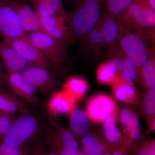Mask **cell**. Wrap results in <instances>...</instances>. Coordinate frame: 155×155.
Returning <instances> with one entry per match:
<instances>
[{
  "instance_id": "6da1fadb",
  "label": "cell",
  "mask_w": 155,
  "mask_h": 155,
  "mask_svg": "<svg viewBox=\"0 0 155 155\" xmlns=\"http://www.w3.org/2000/svg\"><path fill=\"white\" fill-rule=\"evenodd\" d=\"M103 0H71L66 19L70 42H83L99 20Z\"/></svg>"
},
{
  "instance_id": "7a4b0ae2",
  "label": "cell",
  "mask_w": 155,
  "mask_h": 155,
  "mask_svg": "<svg viewBox=\"0 0 155 155\" xmlns=\"http://www.w3.org/2000/svg\"><path fill=\"white\" fill-rule=\"evenodd\" d=\"M119 34V17L105 12L83 42L90 52L98 53L102 48L116 44Z\"/></svg>"
},
{
  "instance_id": "3957f363",
  "label": "cell",
  "mask_w": 155,
  "mask_h": 155,
  "mask_svg": "<svg viewBox=\"0 0 155 155\" xmlns=\"http://www.w3.org/2000/svg\"><path fill=\"white\" fill-rule=\"evenodd\" d=\"M122 23L135 30L144 38L146 33L148 38L153 40L154 38L155 11L146 0H133L130 6L120 16Z\"/></svg>"
},
{
  "instance_id": "277c9868",
  "label": "cell",
  "mask_w": 155,
  "mask_h": 155,
  "mask_svg": "<svg viewBox=\"0 0 155 155\" xmlns=\"http://www.w3.org/2000/svg\"><path fill=\"white\" fill-rule=\"evenodd\" d=\"M119 46L124 54L132 61L137 70L138 77L140 75L142 67L148 57L144 38L141 35L133 33L131 28L122 23L119 17Z\"/></svg>"
},
{
  "instance_id": "5b68a950",
  "label": "cell",
  "mask_w": 155,
  "mask_h": 155,
  "mask_svg": "<svg viewBox=\"0 0 155 155\" xmlns=\"http://www.w3.org/2000/svg\"><path fill=\"white\" fill-rule=\"evenodd\" d=\"M40 127L36 117L25 114L15 119L8 133L1 140L13 146L24 147L37 134Z\"/></svg>"
},
{
  "instance_id": "8992f818",
  "label": "cell",
  "mask_w": 155,
  "mask_h": 155,
  "mask_svg": "<svg viewBox=\"0 0 155 155\" xmlns=\"http://www.w3.org/2000/svg\"><path fill=\"white\" fill-rule=\"evenodd\" d=\"M26 34L31 43L36 47L51 63L59 65L67 61L66 45L53 38L43 31Z\"/></svg>"
},
{
  "instance_id": "52a82bcc",
  "label": "cell",
  "mask_w": 155,
  "mask_h": 155,
  "mask_svg": "<svg viewBox=\"0 0 155 155\" xmlns=\"http://www.w3.org/2000/svg\"><path fill=\"white\" fill-rule=\"evenodd\" d=\"M45 139L51 151L58 155H76L80 151L78 139L69 129L50 127L46 132Z\"/></svg>"
},
{
  "instance_id": "ba28073f",
  "label": "cell",
  "mask_w": 155,
  "mask_h": 155,
  "mask_svg": "<svg viewBox=\"0 0 155 155\" xmlns=\"http://www.w3.org/2000/svg\"><path fill=\"white\" fill-rule=\"evenodd\" d=\"M27 37L20 19L9 0H0V39L8 41Z\"/></svg>"
},
{
  "instance_id": "9c48e42d",
  "label": "cell",
  "mask_w": 155,
  "mask_h": 155,
  "mask_svg": "<svg viewBox=\"0 0 155 155\" xmlns=\"http://www.w3.org/2000/svg\"><path fill=\"white\" fill-rule=\"evenodd\" d=\"M117 116H111L103 122L101 135L111 151L129 152L136 143L120 131L117 125Z\"/></svg>"
},
{
  "instance_id": "30bf717a",
  "label": "cell",
  "mask_w": 155,
  "mask_h": 155,
  "mask_svg": "<svg viewBox=\"0 0 155 155\" xmlns=\"http://www.w3.org/2000/svg\"><path fill=\"white\" fill-rule=\"evenodd\" d=\"M85 112L89 119L96 123L104 122L111 116H118L116 102L105 94L92 98L87 103Z\"/></svg>"
},
{
  "instance_id": "8fae6325",
  "label": "cell",
  "mask_w": 155,
  "mask_h": 155,
  "mask_svg": "<svg viewBox=\"0 0 155 155\" xmlns=\"http://www.w3.org/2000/svg\"><path fill=\"white\" fill-rule=\"evenodd\" d=\"M5 75L6 85L10 87L13 94L32 105L38 104L37 91L22 72L7 71Z\"/></svg>"
},
{
  "instance_id": "7c38bea8",
  "label": "cell",
  "mask_w": 155,
  "mask_h": 155,
  "mask_svg": "<svg viewBox=\"0 0 155 155\" xmlns=\"http://www.w3.org/2000/svg\"><path fill=\"white\" fill-rule=\"evenodd\" d=\"M22 72L37 91L44 94L51 93L58 86V80L51 74L47 68L31 65Z\"/></svg>"
},
{
  "instance_id": "4fadbf2b",
  "label": "cell",
  "mask_w": 155,
  "mask_h": 155,
  "mask_svg": "<svg viewBox=\"0 0 155 155\" xmlns=\"http://www.w3.org/2000/svg\"><path fill=\"white\" fill-rule=\"evenodd\" d=\"M39 18L42 28L44 32L64 45L70 42L66 11L50 17Z\"/></svg>"
},
{
  "instance_id": "5bb4252c",
  "label": "cell",
  "mask_w": 155,
  "mask_h": 155,
  "mask_svg": "<svg viewBox=\"0 0 155 155\" xmlns=\"http://www.w3.org/2000/svg\"><path fill=\"white\" fill-rule=\"evenodd\" d=\"M15 49L31 65L49 68L51 63L26 38L16 39L5 41Z\"/></svg>"
},
{
  "instance_id": "9a60e30c",
  "label": "cell",
  "mask_w": 155,
  "mask_h": 155,
  "mask_svg": "<svg viewBox=\"0 0 155 155\" xmlns=\"http://www.w3.org/2000/svg\"><path fill=\"white\" fill-rule=\"evenodd\" d=\"M9 1L17 13L26 34L43 31L40 19L33 8L26 3Z\"/></svg>"
},
{
  "instance_id": "2e32d148",
  "label": "cell",
  "mask_w": 155,
  "mask_h": 155,
  "mask_svg": "<svg viewBox=\"0 0 155 155\" xmlns=\"http://www.w3.org/2000/svg\"><path fill=\"white\" fill-rule=\"evenodd\" d=\"M116 45L109 48L110 61L116 65L120 77L127 82L133 83L138 77L135 65L120 48H117Z\"/></svg>"
},
{
  "instance_id": "e0dca14e",
  "label": "cell",
  "mask_w": 155,
  "mask_h": 155,
  "mask_svg": "<svg viewBox=\"0 0 155 155\" xmlns=\"http://www.w3.org/2000/svg\"><path fill=\"white\" fill-rule=\"evenodd\" d=\"M0 58L7 71L22 72L30 64L13 47L0 39Z\"/></svg>"
},
{
  "instance_id": "ac0fdd59",
  "label": "cell",
  "mask_w": 155,
  "mask_h": 155,
  "mask_svg": "<svg viewBox=\"0 0 155 155\" xmlns=\"http://www.w3.org/2000/svg\"><path fill=\"white\" fill-rule=\"evenodd\" d=\"M77 102L62 90L55 93L47 104V109L52 115L70 114L76 108Z\"/></svg>"
},
{
  "instance_id": "d6986e66",
  "label": "cell",
  "mask_w": 155,
  "mask_h": 155,
  "mask_svg": "<svg viewBox=\"0 0 155 155\" xmlns=\"http://www.w3.org/2000/svg\"><path fill=\"white\" fill-rule=\"evenodd\" d=\"M81 140V152L87 155H103L111 150L104 141L101 134L88 132Z\"/></svg>"
},
{
  "instance_id": "ffe728a7",
  "label": "cell",
  "mask_w": 155,
  "mask_h": 155,
  "mask_svg": "<svg viewBox=\"0 0 155 155\" xmlns=\"http://www.w3.org/2000/svg\"><path fill=\"white\" fill-rule=\"evenodd\" d=\"M28 109L23 101L13 94L0 89V114L15 115L17 113L26 114Z\"/></svg>"
},
{
  "instance_id": "44dd1931",
  "label": "cell",
  "mask_w": 155,
  "mask_h": 155,
  "mask_svg": "<svg viewBox=\"0 0 155 155\" xmlns=\"http://www.w3.org/2000/svg\"><path fill=\"white\" fill-rule=\"evenodd\" d=\"M112 86L114 96L117 100L127 104H138V96L133 83L127 82L120 77Z\"/></svg>"
},
{
  "instance_id": "7402d4cb",
  "label": "cell",
  "mask_w": 155,
  "mask_h": 155,
  "mask_svg": "<svg viewBox=\"0 0 155 155\" xmlns=\"http://www.w3.org/2000/svg\"><path fill=\"white\" fill-rule=\"evenodd\" d=\"M69 129L78 139H81L88 132L89 119L86 112L75 108L69 116Z\"/></svg>"
},
{
  "instance_id": "603a6c76",
  "label": "cell",
  "mask_w": 155,
  "mask_h": 155,
  "mask_svg": "<svg viewBox=\"0 0 155 155\" xmlns=\"http://www.w3.org/2000/svg\"><path fill=\"white\" fill-rule=\"evenodd\" d=\"M33 9L40 17H47L65 11L62 0H31Z\"/></svg>"
},
{
  "instance_id": "cb8c5ba5",
  "label": "cell",
  "mask_w": 155,
  "mask_h": 155,
  "mask_svg": "<svg viewBox=\"0 0 155 155\" xmlns=\"http://www.w3.org/2000/svg\"><path fill=\"white\" fill-rule=\"evenodd\" d=\"M88 88V84L84 79L72 77L64 84L62 90L77 102L84 96Z\"/></svg>"
},
{
  "instance_id": "d4e9b609",
  "label": "cell",
  "mask_w": 155,
  "mask_h": 155,
  "mask_svg": "<svg viewBox=\"0 0 155 155\" xmlns=\"http://www.w3.org/2000/svg\"><path fill=\"white\" fill-rule=\"evenodd\" d=\"M97 80L100 83L113 85L120 78L118 69L112 61L101 64L97 70Z\"/></svg>"
},
{
  "instance_id": "484cf974",
  "label": "cell",
  "mask_w": 155,
  "mask_h": 155,
  "mask_svg": "<svg viewBox=\"0 0 155 155\" xmlns=\"http://www.w3.org/2000/svg\"><path fill=\"white\" fill-rule=\"evenodd\" d=\"M155 59L154 52H148V57L141 68L140 75L143 84L148 90L155 88Z\"/></svg>"
},
{
  "instance_id": "4316f807",
  "label": "cell",
  "mask_w": 155,
  "mask_h": 155,
  "mask_svg": "<svg viewBox=\"0 0 155 155\" xmlns=\"http://www.w3.org/2000/svg\"><path fill=\"white\" fill-rule=\"evenodd\" d=\"M119 120L122 130L126 136L132 128L140 127V120L138 115L130 108H123L121 110Z\"/></svg>"
},
{
  "instance_id": "83f0119b",
  "label": "cell",
  "mask_w": 155,
  "mask_h": 155,
  "mask_svg": "<svg viewBox=\"0 0 155 155\" xmlns=\"http://www.w3.org/2000/svg\"><path fill=\"white\" fill-rule=\"evenodd\" d=\"M141 109L143 114L147 121L155 118V89L148 90L145 94L141 101Z\"/></svg>"
},
{
  "instance_id": "f1b7e54d",
  "label": "cell",
  "mask_w": 155,
  "mask_h": 155,
  "mask_svg": "<svg viewBox=\"0 0 155 155\" xmlns=\"http://www.w3.org/2000/svg\"><path fill=\"white\" fill-rule=\"evenodd\" d=\"M133 0H103L106 12L117 17L121 16L130 6Z\"/></svg>"
},
{
  "instance_id": "f546056e",
  "label": "cell",
  "mask_w": 155,
  "mask_h": 155,
  "mask_svg": "<svg viewBox=\"0 0 155 155\" xmlns=\"http://www.w3.org/2000/svg\"><path fill=\"white\" fill-rule=\"evenodd\" d=\"M128 153L129 155H155V139L136 145Z\"/></svg>"
},
{
  "instance_id": "4dcf8cb0",
  "label": "cell",
  "mask_w": 155,
  "mask_h": 155,
  "mask_svg": "<svg viewBox=\"0 0 155 155\" xmlns=\"http://www.w3.org/2000/svg\"><path fill=\"white\" fill-rule=\"evenodd\" d=\"M0 155H28L25 146H13L0 140Z\"/></svg>"
},
{
  "instance_id": "1f68e13d",
  "label": "cell",
  "mask_w": 155,
  "mask_h": 155,
  "mask_svg": "<svg viewBox=\"0 0 155 155\" xmlns=\"http://www.w3.org/2000/svg\"><path fill=\"white\" fill-rule=\"evenodd\" d=\"M16 119L15 115L0 114V140L8 133Z\"/></svg>"
},
{
  "instance_id": "d6a6232c",
  "label": "cell",
  "mask_w": 155,
  "mask_h": 155,
  "mask_svg": "<svg viewBox=\"0 0 155 155\" xmlns=\"http://www.w3.org/2000/svg\"><path fill=\"white\" fill-rule=\"evenodd\" d=\"M127 137L131 140L137 143L141 137V131L140 127H134L130 130L127 135Z\"/></svg>"
},
{
  "instance_id": "836d02e7",
  "label": "cell",
  "mask_w": 155,
  "mask_h": 155,
  "mask_svg": "<svg viewBox=\"0 0 155 155\" xmlns=\"http://www.w3.org/2000/svg\"><path fill=\"white\" fill-rule=\"evenodd\" d=\"M31 155H58L55 153L47 152L42 147H38L32 151Z\"/></svg>"
},
{
  "instance_id": "e575fe53",
  "label": "cell",
  "mask_w": 155,
  "mask_h": 155,
  "mask_svg": "<svg viewBox=\"0 0 155 155\" xmlns=\"http://www.w3.org/2000/svg\"><path fill=\"white\" fill-rule=\"evenodd\" d=\"M6 85L5 75L3 73L2 68L0 63V89H3Z\"/></svg>"
},
{
  "instance_id": "d590c367",
  "label": "cell",
  "mask_w": 155,
  "mask_h": 155,
  "mask_svg": "<svg viewBox=\"0 0 155 155\" xmlns=\"http://www.w3.org/2000/svg\"><path fill=\"white\" fill-rule=\"evenodd\" d=\"M103 155H129L128 152L119 150L110 151Z\"/></svg>"
},
{
  "instance_id": "8d00e7d4",
  "label": "cell",
  "mask_w": 155,
  "mask_h": 155,
  "mask_svg": "<svg viewBox=\"0 0 155 155\" xmlns=\"http://www.w3.org/2000/svg\"><path fill=\"white\" fill-rule=\"evenodd\" d=\"M155 118L152 119L150 121H147L148 127L149 132L154 131L155 130Z\"/></svg>"
},
{
  "instance_id": "74e56055",
  "label": "cell",
  "mask_w": 155,
  "mask_h": 155,
  "mask_svg": "<svg viewBox=\"0 0 155 155\" xmlns=\"http://www.w3.org/2000/svg\"><path fill=\"white\" fill-rule=\"evenodd\" d=\"M150 7L155 11V0H146Z\"/></svg>"
},
{
  "instance_id": "f35d334b",
  "label": "cell",
  "mask_w": 155,
  "mask_h": 155,
  "mask_svg": "<svg viewBox=\"0 0 155 155\" xmlns=\"http://www.w3.org/2000/svg\"><path fill=\"white\" fill-rule=\"evenodd\" d=\"M87 155L86 154L84 153L83 152H82L81 151L79 152V153H78L77 155Z\"/></svg>"
},
{
  "instance_id": "ab89813d",
  "label": "cell",
  "mask_w": 155,
  "mask_h": 155,
  "mask_svg": "<svg viewBox=\"0 0 155 155\" xmlns=\"http://www.w3.org/2000/svg\"><path fill=\"white\" fill-rule=\"evenodd\" d=\"M14 1H17V2H21L25 3V2L27 0H14Z\"/></svg>"
}]
</instances>
